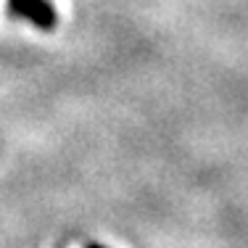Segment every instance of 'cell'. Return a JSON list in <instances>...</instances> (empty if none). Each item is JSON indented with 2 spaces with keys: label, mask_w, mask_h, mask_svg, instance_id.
<instances>
[{
  "label": "cell",
  "mask_w": 248,
  "mask_h": 248,
  "mask_svg": "<svg viewBox=\"0 0 248 248\" xmlns=\"http://www.w3.org/2000/svg\"><path fill=\"white\" fill-rule=\"evenodd\" d=\"M8 14L32 19L37 27H53L56 16L45 0H8Z\"/></svg>",
  "instance_id": "obj_1"
},
{
  "label": "cell",
  "mask_w": 248,
  "mask_h": 248,
  "mask_svg": "<svg viewBox=\"0 0 248 248\" xmlns=\"http://www.w3.org/2000/svg\"><path fill=\"white\" fill-rule=\"evenodd\" d=\"M85 248H103V246H98V243H87Z\"/></svg>",
  "instance_id": "obj_2"
}]
</instances>
